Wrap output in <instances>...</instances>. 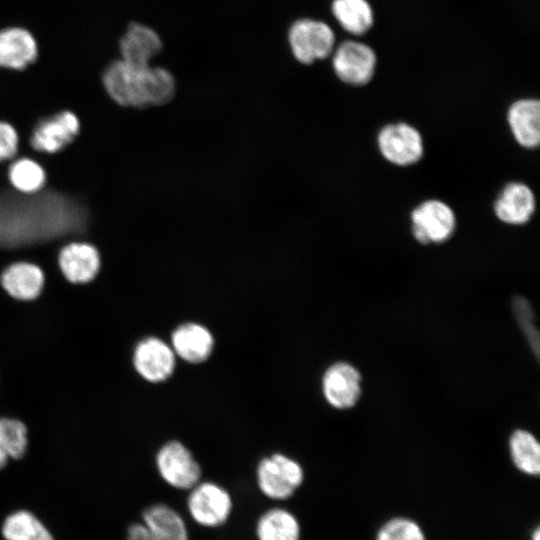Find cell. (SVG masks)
<instances>
[{"instance_id": "obj_18", "label": "cell", "mask_w": 540, "mask_h": 540, "mask_svg": "<svg viewBox=\"0 0 540 540\" xmlns=\"http://www.w3.org/2000/svg\"><path fill=\"white\" fill-rule=\"evenodd\" d=\"M508 124L519 145L533 149L540 142V103L536 99H521L508 110Z\"/></svg>"}, {"instance_id": "obj_30", "label": "cell", "mask_w": 540, "mask_h": 540, "mask_svg": "<svg viewBox=\"0 0 540 540\" xmlns=\"http://www.w3.org/2000/svg\"><path fill=\"white\" fill-rule=\"evenodd\" d=\"M532 540H540V532L538 527L532 533Z\"/></svg>"}, {"instance_id": "obj_21", "label": "cell", "mask_w": 540, "mask_h": 540, "mask_svg": "<svg viewBox=\"0 0 540 540\" xmlns=\"http://www.w3.org/2000/svg\"><path fill=\"white\" fill-rule=\"evenodd\" d=\"M256 534L259 540H300V526L289 511L273 508L259 518Z\"/></svg>"}, {"instance_id": "obj_5", "label": "cell", "mask_w": 540, "mask_h": 540, "mask_svg": "<svg viewBox=\"0 0 540 540\" xmlns=\"http://www.w3.org/2000/svg\"><path fill=\"white\" fill-rule=\"evenodd\" d=\"M142 520L128 528L126 540H188L183 519L165 504L147 507Z\"/></svg>"}, {"instance_id": "obj_15", "label": "cell", "mask_w": 540, "mask_h": 540, "mask_svg": "<svg viewBox=\"0 0 540 540\" xmlns=\"http://www.w3.org/2000/svg\"><path fill=\"white\" fill-rule=\"evenodd\" d=\"M0 283L10 297L19 301H31L42 293L45 275L37 264L19 261L4 269Z\"/></svg>"}, {"instance_id": "obj_26", "label": "cell", "mask_w": 540, "mask_h": 540, "mask_svg": "<svg viewBox=\"0 0 540 540\" xmlns=\"http://www.w3.org/2000/svg\"><path fill=\"white\" fill-rule=\"evenodd\" d=\"M512 312L522 330L533 354L539 358L540 337L535 324V315L530 302L522 296H515L511 301Z\"/></svg>"}, {"instance_id": "obj_20", "label": "cell", "mask_w": 540, "mask_h": 540, "mask_svg": "<svg viewBox=\"0 0 540 540\" xmlns=\"http://www.w3.org/2000/svg\"><path fill=\"white\" fill-rule=\"evenodd\" d=\"M1 533L5 540H54L46 525L28 510L10 513L3 521Z\"/></svg>"}, {"instance_id": "obj_16", "label": "cell", "mask_w": 540, "mask_h": 540, "mask_svg": "<svg viewBox=\"0 0 540 540\" xmlns=\"http://www.w3.org/2000/svg\"><path fill=\"white\" fill-rule=\"evenodd\" d=\"M535 211V196L524 183H508L500 192L494 203L496 217L511 225L527 223Z\"/></svg>"}, {"instance_id": "obj_9", "label": "cell", "mask_w": 540, "mask_h": 540, "mask_svg": "<svg viewBox=\"0 0 540 540\" xmlns=\"http://www.w3.org/2000/svg\"><path fill=\"white\" fill-rule=\"evenodd\" d=\"M132 359L137 373L151 383L167 380L176 365V355L171 345L157 337L141 340L134 348Z\"/></svg>"}, {"instance_id": "obj_19", "label": "cell", "mask_w": 540, "mask_h": 540, "mask_svg": "<svg viewBox=\"0 0 540 540\" xmlns=\"http://www.w3.org/2000/svg\"><path fill=\"white\" fill-rule=\"evenodd\" d=\"M37 57V44L31 33L14 27L0 31V66L21 70Z\"/></svg>"}, {"instance_id": "obj_6", "label": "cell", "mask_w": 540, "mask_h": 540, "mask_svg": "<svg viewBox=\"0 0 540 540\" xmlns=\"http://www.w3.org/2000/svg\"><path fill=\"white\" fill-rule=\"evenodd\" d=\"M377 143L382 156L397 166H410L418 162L423 155V140L413 126L399 122L384 126Z\"/></svg>"}, {"instance_id": "obj_11", "label": "cell", "mask_w": 540, "mask_h": 540, "mask_svg": "<svg viewBox=\"0 0 540 540\" xmlns=\"http://www.w3.org/2000/svg\"><path fill=\"white\" fill-rule=\"evenodd\" d=\"M80 122L71 111H62L38 122L30 137L31 146L43 153H57L78 135Z\"/></svg>"}, {"instance_id": "obj_28", "label": "cell", "mask_w": 540, "mask_h": 540, "mask_svg": "<svg viewBox=\"0 0 540 540\" xmlns=\"http://www.w3.org/2000/svg\"><path fill=\"white\" fill-rule=\"evenodd\" d=\"M19 135L16 129L5 121H0V162L15 157L18 152Z\"/></svg>"}, {"instance_id": "obj_29", "label": "cell", "mask_w": 540, "mask_h": 540, "mask_svg": "<svg viewBox=\"0 0 540 540\" xmlns=\"http://www.w3.org/2000/svg\"><path fill=\"white\" fill-rule=\"evenodd\" d=\"M9 460V457L6 453V450L2 444V441L0 439V469L4 468Z\"/></svg>"}, {"instance_id": "obj_2", "label": "cell", "mask_w": 540, "mask_h": 540, "mask_svg": "<svg viewBox=\"0 0 540 540\" xmlns=\"http://www.w3.org/2000/svg\"><path fill=\"white\" fill-rule=\"evenodd\" d=\"M301 465L280 453L263 458L257 467V482L261 492L274 500L290 498L303 482Z\"/></svg>"}, {"instance_id": "obj_24", "label": "cell", "mask_w": 540, "mask_h": 540, "mask_svg": "<svg viewBox=\"0 0 540 540\" xmlns=\"http://www.w3.org/2000/svg\"><path fill=\"white\" fill-rule=\"evenodd\" d=\"M11 185L24 195H35L45 185L44 168L31 158H20L12 162L8 169Z\"/></svg>"}, {"instance_id": "obj_8", "label": "cell", "mask_w": 540, "mask_h": 540, "mask_svg": "<svg viewBox=\"0 0 540 540\" xmlns=\"http://www.w3.org/2000/svg\"><path fill=\"white\" fill-rule=\"evenodd\" d=\"M187 506L190 515L198 524L219 527L230 515L232 500L229 493L219 485L203 482L191 489Z\"/></svg>"}, {"instance_id": "obj_13", "label": "cell", "mask_w": 540, "mask_h": 540, "mask_svg": "<svg viewBox=\"0 0 540 540\" xmlns=\"http://www.w3.org/2000/svg\"><path fill=\"white\" fill-rule=\"evenodd\" d=\"M58 265L67 281L73 284H86L98 275L101 257L94 245L73 241L61 248Z\"/></svg>"}, {"instance_id": "obj_1", "label": "cell", "mask_w": 540, "mask_h": 540, "mask_svg": "<svg viewBox=\"0 0 540 540\" xmlns=\"http://www.w3.org/2000/svg\"><path fill=\"white\" fill-rule=\"evenodd\" d=\"M102 81L108 95L119 105L144 108L168 103L175 93L169 71L149 65L117 60L104 71Z\"/></svg>"}, {"instance_id": "obj_27", "label": "cell", "mask_w": 540, "mask_h": 540, "mask_svg": "<svg viewBox=\"0 0 540 540\" xmlns=\"http://www.w3.org/2000/svg\"><path fill=\"white\" fill-rule=\"evenodd\" d=\"M376 540H426L421 527L413 520L396 517L379 529Z\"/></svg>"}, {"instance_id": "obj_7", "label": "cell", "mask_w": 540, "mask_h": 540, "mask_svg": "<svg viewBox=\"0 0 540 540\" xmlns=\"http://www.w3.org/2000/svg\"><path fill=\"white\" fill-rule=\"evenodd\" d=\"M289 42L296 59L310 64L329 56L334 47L335 36L326 23L302 19L291 26Z\"/></svg>"}, {"instance_id": "obj_23", "label": "cell", "mask_w": 540, "mask_h": 540, "mask_svg": "<svg viewBox=\"0 0 540 540\" xmlns=\"http://www.w3.org/2000/svg\"><path fill=\"white\" fill-rule=\"evenodd\" d=\"M332 12L349 33L361 35L373 24V11L366 0H334Z\"/></svg>"}, {"instance_id": "obj_12", "label": "cell", "mask_w": 540, "mask_h": 540, "mask_svg": "<svg viewBox=\"0 0 540 540\" xmlns=\"http://www.w3.org/2000/svg\"><path fill=\"white\" fill-rule=\"evenodd\" d=\"M322 391L326 401L334 408H351L361 395V374L347 362H336L323 375Z\"/></svg>"}, {"instance_id": "obj_22", "label": "cell", "mask_w": 540, "mask_h": 540, "mask_svg": "<svg viewBox=\"0 0 540 540\" xmlns=\"http://www.w3.org/2000/svg\"><path fill=\"white\" fill-rule=\"evenodd\" d=\"M509 449L513 464L519 471L531 476L540 473V445L532 433L515 430L509 439Z\"/></svg>"}, {"instance_id": "obj_3", "label": "cell", "mask_w": 540, "mask_h": 540, "mask_svg": "<svg viewBox=\"0 0 540 540\" xmlns=\"http://www.w3.org/2000/svg\"><path fill=\"white\" fill-rule=\"evenodd\" d=\"M412 234L421 244L443 243L451 238L456 218L443 201L430 199L415 207L411 213Z\"/></svg>"}, {"instance_id": "obj_14", "label": "cell", "mask_w": 540, "mask_h": 540, "mask_svg": "<svg viewBox=\"0 0 540 540\" xmlns=\"http://www.w3.org/2000/svg\"><path fill=\"white\" fill-rule=\"evenodd\" d=\"M171 347L178 357L191 364L206 361L212 354L214 338L203 325L187 322L179 325L172 333Z\"/></svg>"}, {"instance_id": "obj_4", "label": "cell", "mask_w": 540, "mask_h": 540, "mask_svg": "<svg viewBox=\"0 0 540 540\" xmlns=\"http://www.w3.org/2000/svg\"><path fill=\"white\" fill-rule=\"evenodd\" d=\"M156 465L163 480L177 489H192L202 474L190 450L179 441H170L160 448Z\"/></svg>"}, {"instance_id": "obj_17", "label": "cell", "mask_w": 540, "mask_h": 540, "mask_svg": "<svg viewBox=\"0 0 540 540\" xmlns=\"http://www.w3.org/2000/svg\"><path fill=\"white\" fill-rule=\"evenodd\" d=\"M120 53L123 62L132 65H149L162 48L158 34L151 28L131 23L120 40Z\"/></svg>"}, {"instance_id": "obj_25", "label": "cell", "mask_w": 540, "mask_h": 540, "mask_svg": "<svg viewBox=\"0 0 540 540\" xmlns=\"http://www.w3.org/2000/svg\"><path fill=\"white\" fill-rule=\"evenodd\" d=\"M27 428L13 418H0V439L9 458H22L28 446Z\"/></svg>"}, {"instance_id": "obj_10", "label": "cell", "mask_w": 540, "mask_h": 540, "mask_svg": "<svg viewBox=\"0 0 540 540\" xmlns=\"http://www.w3.org/2000/svg\"><path fill=\"white\" fill-rule=\"evenodd\" d=\"M376 55L361 42L345 41L336 49L333 56V68L337 76L351 85H364L374 74Z\"/></svg>"}]
</instances>
